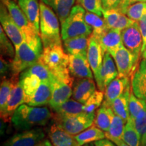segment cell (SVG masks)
<instances>
[{"mask_svg":"<svg viewBox=\"0 0 146 146\" xmlns=\"http://www.w3.org/2000/svg\"><path fill=\"white\" fill-rule=\"evenodd\" d=\"M77 1L87 12L96 14L100 16H103L102 0H77Z\"/></svg>","mask_w":146,"mask_h":146,"instance_id":"obj_40","label":"cell"},{"mask_svg":"<svg viewBox=\"0 0 146 146\" xmlns=\"http://www.w3.org/2000/svg\"><path fill=\"white\" fill-rule=\"evenodd\" d=\"M146 107V102L135 96L133 91L131 92L129 100V114L131 118H135Z\"/></svg>","mask_w":146,"mask_h":146,"instance_id":"obj_39","label":"cell"},{"mask_svg":"<svg viewBox=\"0 0 146 146\" xmlns=\"http://www.w3.org/2000/svg\"><path fill=\"white\" fill-rule=\"evenodd\" d=\"M123 14L118 10H103V18L109 29H114Z\"/></svg>","mask_w":146,"mask_h":146,"instance_id":"obj_41","label":"cell"},{"mask_svg":"<svg viewBox=\"0 0 146 146\" xmlns=\"http://www.w3.org/2000/svg\"><path fill=\"white\" fill-rule=\"evenodd\" d=\"M52 117V114L46 107L31 106L23 104L12 114L11 121L16 130L26 131L47 125Z\"/></svg>","mask_w":146,"mask_h":146,"instance_id":"obj_2","label":"cell"},{"mask_svg":"<svg viewBox=\"0 0 146 146\" xmlns=\"http://www.w3.org/2000/svg\"><path fill=\"white\" fill-rule=\"evenodd\" d=\"M95 146H116L114 142L109 139H102L95 141Z\"/></svg>","mask_w":146,"mask_h":146,"instance_id":"obj_47","label":"cell"},{"mask_svg":"<svg viewBox=\"0 0 146 146\" xmlns=\"http://www.w3.org/2000/svg\"><path fill=\"white\" fill-rule=\"evenodd\" d=\"M141 145L143 146H146V134L141 139Z\"/></svg>","mask_w":146,"mask_h":146,"instance_id":"obj_50","label":"cell"},{"mask_svg":"<svg viewBox=\"0 0 146 146\" xmlns=\"http://www.w3.org/2000/svg\"><path fill=\"white\" fill-rule=\"evenodd\" d=\"M132 91L135 96L146 102V59L143 58L132 78Z\"/></svg>","mask_w":146,"mask_h":146,"instance_id":"obj_20","label":"cell"},{"mask_svg":"<svg viewBox=\"0 0 146 146\" xmlns=\"http://www.w3.org/2000/svg\"><path fill=\"white\" fill-rule=\"evenodd\" d=\"M137 2H146V0H123L118 10H119L121 12L127 6Z\"/></svg>","mask_w":146,"mask_h":146,"instance_id":"obj_46","label":"cell"},{"mask_svg":"<svg viewBox=\"0 0 146 146\" xmlns=\"http://www.w3.org/2000/svg\"><path fill=\"white\" fill-rule=\"evenodd\" d=\"M35 30L40 34V5L38 0H17Z\"/></svg>","mask_w":146,"mask_h":146,"instance_id":"obj_19","label":"cell"},{"mask_svg":"<svg viewBox=\"0 0 146 146\" xmlns=\"http://www.w3.org/2000/svg\"><path fill=\"white\" fill-rule=\"evenodd\" d=\"M54 112L53 118L76 115L84 112V105L75 100H68L61 105L52 109Z\"/></svg>","mask_w":146,"mask_h":146,"instance_id":"obj_26","label":"cell"},{"mask_svg":"<svg viewBox=\"0 0 146 146\" xmlns=\"http://www.w3.org/2000/svg\"><path fill=\"white\" fill-rule=\"evenodd\" d=\"M110 55L116 64L119 76L129 77L137 66L139 58L126 48L123 44Z\"/></svg>","mask_w":146,"mask_h":146,"instance_id":"obj_7","label":"cell"},{"mask_svg":"<svg viewBox=\"0 0 146 146\" xmlns=\"http://www.w3.org/2000/svg\"><path fill=\"white\" fill-rule=\"evenodd\" d=\"M95 113L82 112L72 116L54 118V123L72 135H76L90 127L95 120Z\"/></svg>","mask_w":146,"mask_h":146,"instance_id":"obj_6","label":"cell"},{"mask_svg":"<svg viewBox=\"0 0 146 146\" xmlns=\"http://www.w3.org/2000/svg\"><path fill=\"white\" fill-rule=\"evenodd\" d=\"M45 136L43 129L35 127L16 133L7 139L1 146H35L43 141Z\"/></svg>","mask_w":146,"mask_h":146,"instance_id":"obj_9","label":"cell"},{"mask_svg":"<svg viewBox=\"0 0 146 146\" xmlns=\"http://www.w3.org/2000/svg\"><path fill=\"white\" fill-rule=\"evenodd\" d=\"M19 82L25 91L27 104L39 88L41 80L35 74L21 72L19 76Z\"/></svg>","mask_w":146,"mask_h":146,"instance_id":"obj_29","label":"cell"},{"mask_svg":"<svg viewBox=\"0 0 146 146\" xmlns=\"http://www.w3.org/2000/svg\"><path fill=\"white\" fill-rule=\"evenodd\" d=\"M1 1L5 5L10 16L18 27L21 29L24 36L35 33H38L29 23L26 15L18 4L17 0H1Z\"/></svg>","mask_w":146,"mask_h":146,"instance_id":"obj_12","label":"cell"},{"mask_svg":"<svg viewBox=\"0 0 146 146\" xmlns=\"http://www.w3.org/2000/svg\"><path fill=\"white\" fill-rule=\"evenodd\" d=\"M54 83L51 81H41L39 88L27 104L35 107L49 105L52 97Z\"/></svg>","mask_w":146,"mask_h":146,"instance_id":"obj_23","label":"cell"},{"mask_svg":"<svg viewBox=\"0 0 146 146\" xmlns=\"http://www.w3.org/2000/svg\"><path fill=\"white\" fill-rule=\"evenodd\" d=\"M94 145H95V144H94L93 143H89L85 144V145H81V146H94Z\"/></svg>","mask_w":146,"mask_h":146,"instance_id":"obj_51","label":"cell"},{"mask_svg":"<svg viewBox=\"0 0 146 146\" xmlns=\"http://www.w3.org/2000/svg\"><path fill=\"white\" fill-rule=\"evenodd\" d=\"M110 140L114 142L117 146H129L123 139H110Z\"/></svg>","mask_w":146,"mask_h":146,"instance_id":"obj_48","label":"cell"},{"mask_svg":"<svg viewBox=\"0 0 146 146\" xmlns=\"http://www.w3.org/2000/svg\"><path fill=\"white\" fill-rule=\"evenodd\" d=\"M126 123L121 117L115 114L110 126L108 131L106 132V137L108 139H121Z\"/></svg>","mask_w":146,"mask_h":146,"instance_id":"obj_36","label":"cell"},{"mask_svg":"<svg viewBox=\"0 0 146 146\" xmlns=\"http://www.w3.org/2000/svg\"><path fill=\"white\" fill-rule=\"evenodd\" d=\"M57 15L61 25L68 18L74 7L75 0H41Z\"/></svg>","mask_w":146,"mask_h":146,"instance_id":"obj_24","label":"cell"},{"mask_svg":"<svg viewBox=\"0 0 146 146\" xmlns=\"http://www.w3.org/2000/svg\"><path fill=\"white\" fill-rule=\"evenodd\" d=\"M0 71H1V78H5V76L8 75L10 73H12V61L5 59L1 56L0 60Z\"/></svg>","mask_w":146,"mask_h":146,"instance_id":"obj_44","label":"cell"},{"mask_svg":"<svg viewBox=\"0 0 146 146\" xmlns=\"http://www.w3.org/2000/svg\"><path fill=\"white\" fill-rule=\"evenodd\" d=\"M14 44L5 34L2 27L0 28V48L1 56L5 59L12 61L16 54V49L14 48Z\"/></svg>","mask_w":146,"mask_h":146,"instance_id":"obj_35","label":"cell"},{"mask_svg":"<svg viewBox=\"0 0 146 146\" xmlns=\"http://www.w3.org/2000/svg\"><path fill=\"white\" fill-rule=\"evenodd\" d=\"M114 115L112 106L103 102L95 116V125L104 132H107Z\"/></svg>","mask_w":146,"mask_h":146,"instance_id":"obj_28","label":"cell"},{"mask_svg":"<svg viewBox=\"0 0 146 146\" xmlns=\"http://www.w3.org/2000/svg\"><path fill=\"white\" fill-rule=\"evenodd\" d=\"M43 42L40 34L25 36L21 45L16 49V54L12 61V76L18 77L21 73L41 59L43 54Z\"/></svg>","mask_w":146,"mask_h":146,"instance_id":"obj_1","label":"cell"},{"mask_svg":"<svg viewBox=\"0 0 146 146\" xmlns=\"http://www.w3.org/2000/svg\"><path fill=\"white\" fill-rule=\"evenodd\" d=\"M68 68L71 75L78 78H91L93 73L87 56L82 54L69 55Z\"/></svg>","mask_w":146,"mask_h":146,"instance_id":"obj_14","label":"cell"},{"mask_svg":"<svg viewBox=\"0 0 146 146\" xmlns=\"http://www.w3.org/2000/svg\"><path fill=\"white\" fill-rule=\"evenodd\" d=\"M118 76V72L116 68L114 60L108 52H106L104 56L103 64L100 71V79L97 83L98 88L102 91L106 87Z\"/></svg>","mask_w":146,"mask_h":146,"instance_id":"obj_15","label":"cell"},{"mask_svg":"<svg viewBox=\"0 0 146 146\" xmlns=\"http://www.w3.org/2000/svg\"><path fill=\"white\" fill-rule=\"evenodd\" d=\"M122 139L129 146H141V138L131 117L129 118L125 124Z\"/></svg>","mask_w":146,"mask_h":146,"instance_id":"obj_34","label":"cell"},{"mask_svg":"<svg viewBox=\"0 0 146 146\" xmlns=\"http://www.w3.org/2000/svg\"><path fill=\"white\" fill-rule=\"evenodd\" d=\"M104 52L112 54L120 45L122 41L121 31L116 29H108L98 39Z\"/></svg>","mask_w":146,"mask_h":146,"instance_id":"obj_22","label":"cell"},{"mask_svg":"<svg viewBox=\"0 0 146 146\" xmlns=\"http://www.w3.org/2000/svg\"><path fill=\"white\" fill-rule=\"evenodd\" d=\"M141 146H143V145H141Z\"/></svg>","mask_w":146,"mask_h":146,"instance_id":"obj_52","label":"cell"},{"mask_svg":"<svg viewBox=\"0 0 146 146\" xmlns=\"http://www.w3.org/2000/svg\"><path fill=\"white\" fill-rule=\"evenodd\" d=\"M136 130L139 135L141 140L146 134V107L136 118H132Z\"/></svg>","mask_w":146,"mask_h":146,"instance_id":"obj_42","label":"cell"},{"mask_svg":"<svg viewBox=\"0 0 146 146\" xmlns=\"http://www.w3.org/2000/svg\"><path fill=\"white\" fill-rule=\"evenodd\" d=\"M85 21L92 29L93 33L91 35L97 39H98L106 31L109 29L106 23L104 18L92 12L87 11L85 13Z\"/></svg>","mask_w":146,"mask_h":146,"instance_id":"obj_32","label":"cell"},{"mask_svg":"<svg viewBox=\"0 0 146 146\" xmlns=\"http://www.w3.org/2000/svg\"><path fill=\"white\" fill-rule=\"evenodd\" d=\"M48 135L53 146H80L74 135L66 132L56 123L50 127Z\"/></svg>","mask_w":146,"mask_h":146,"instance_id":"obj_18","label":"cell"},{"mask_svg":"<svg viewBox=\"0 0 146 146\" xmlns=\"http://www.w3.org/2000/svg\"><path fill=\"white\" fill-rule=\"evenodd\" d=\"M23 104H26V96L21 84L18 81L12 89L5 111L1 115V118L4 120H8L10 118L11 119L16 110Z\"/></svg>","mask_w":146,"mask_h":146,"instance_id":"obj_16","label":"cell"},{"mask_svg":"<svg viewBox=\"0 0 146 146\" xmlns=\"http://www.w3.org/2000/svg\"><path fill=\"white\" fill-rule=\"evenodd\" d=\"M96 91V85L91 78H78L73 84L72 97L74 100L85 104Z\"/></svg>","mask_w":146,"mask_h":146,"instance_id":"obj_17","label":"cell"},{"mask_svg":"<svg viewBox=\"0 0 146 146\" xmlns=\"http://www.w3.org/2000/svg\"><path fill=\"white\" fill-rule=\"evenodd\" d=\"M129 85V77L118 76L106 87L104 102L112 106L113 102L123 94Z\"/></svg>","mask_w":146,"mask_h":146,"instance_id":"obj_21","label":"cell"},{"mask_svg":"<svg viewBox=\"0 0 146 146\" xmlns=\"http://www.w3.org/2000/svg\"><path fill=\"white\" fill-rule=\"evenodd\" d=\"M41 59L50 69L56 79L72 77L68 68L69 55L63 49L62 45H55L43 48Z\"/></svg>","mask_w":146,"mask_h":146,"instance_id":"obj_4","label":"cell"},{"mask_svg":"<svg viewBox=\"0 0 146 146\" xmlns=\"http://www.w3.org/2000/svg\"><path fill=\"white\" fill-rule=\"evenodd\" d=\"M19 80L18 77H14L8 79V78H3L1 81V86H0V110H1V115L3 114L6 109L7 104L10 98L11 92L12 89L15 86Z\"/></svg>","mask_w":146,"mask_h":146,"instance_id":"obj_33","label":"cell"},{"mask_svg":"<svg viewBox=\"0 0 146 146\" xmlns=\"http://www.w3.org/2000/svg\"><path fill=\"white\" fill-rule=\"evenodd\" d=\"M35 146H53V145L48 139H44L43 141L39 142V143L36 144V145Z\"/></svg>","mask_w":146,"mask_h":146,"instance_id":"obj_49","label":"cell"},{"mask_svg":"<svg viewBox=\"0 0 146 146\" xmlns=\"http://www.w3.org/2000/svg\"><path fill=\"white\" fill-rule=\"evenodd\" d=\"M139 25V29L143 39V45H142L141 56L143 58L146 59V14L141 20L138 22Z\"/></svg>","mask_w":146,"mask_h":146,"instance_id":"obj_43","label":"cell"},{"mask_svg":"<svg viewBox=\"0 0 146 146\" xmlns=\"http://www.w3.org/2000/svg\"><path fill=\"white\" fill-rule=\"evenodd\" d=\"M105 52L100 45L99 41L92 35L89 36L87 58L92 72H94L95 80L98 83L100 79V71L103 64Z\"/></svg>","mask_w":146,"mask_h":146,"instance_id":"obj_11","label":"cell"},{"mask_svg":"<svg viewBox=\"0 0 146 146\" xmlns=\"http://www.w3.org/2000/svg\"><path fill=\"white\" fill-rule=\"evenodd\" d=\"M121 36L124 46L139 58L141 55L143 39L138 22H134L131 26L123 29Z\"/></svg>","mask_w":146,"mask_h":146,"instance_id":"obj_10","label":"cell"},{"mask_svg":"<svg viewBox=\"0 0 146 146\" xmlns=\"http://www.w3.org/2000/svg\"><path fill=\"white\" fill-rule=\"evenodd\" d=\"M123 0H102L103 10H118Z\"/></svg>","mask_w":146,"mask_h":146,"instance_id":"obj_45","label":"cell"},{"mask_svg":"<svg viewBox=\"0 0 146 146\" xmlns=\"http://www.w3.org/2000/svg\"><path fill=\"white\" fill-rule=\"evenodd\" d=\"M122 13L135 22H139L146 14V2L133 3L122 11Z\"/></svg>","mask_w":146,"mask_h":146,"instance_id":"obj_37","label":"cell"},{"mask_svg":"<svg viewBox=\"0 0 146 146\" xmlns=\"http://www.w3.org/2000/svg\"><path fill=\"white\" fill-rule=\"evenodd\" d=\"M89 37L76 36L64 41V49L68 55L82 54L87 56Z\"/></svg>","mask_w":146,"mask_h":146,"instance_id":"obj_25","label":"cell"},{"mask_svg":"<svg viewBox=\"0 0 146 146\" xmlns=\"http://www.w3.org/2000/svg\"><path fill=\"white\" fill-rule=\"evenodd\" d=\"M85 8L81 5L73 7L68 18L61 25V36L63 41L76 36L89 37L93 33L91 27L85 21Z\"/></svg>","mask_w":146,"mask_h":146,"instance_id":"obj_5","label":"cell"},{"mask_svg":"<svg viewBox=\"0 0 146 146\" xmlns=\"http://www.w3.org/2000/svg\"><path fill=\"white\" fill-rule=\"evenodd\" d=\"M104 94L101 90H96L87 101L84 104V112L87 113H95L98 108L103 103Z\"/></svg>","mask_w":146,"mask_h":146,"instance_id":"obj_38","label":"cell"},{"mask_svg":"<svg viewBox=\"0 0 146 146\" xmlns=\"http://www.w3.org/2000/svg\"><path fill=\"white\" fill-rule=\"evenodd\" d=\"M105 137L106 134L104 131L97 127L96 125H91L83 132L74 135V137L80 146L102 139H104Z\"/></svg>","mask_w":146,"mask_h":146,"instance_id":"obj_30","label":"cell"},{"mask_svg":"<svg viewBox=\"0 0 146 146\" xmlns=\"http://www.w3.org/2000/svg\"><path fill=\"white\" fill-rule=\"evenodd\" d=\"M40 5V36L43 48L62 44L59 18L50 7L42 1Z\"/></svg>","mask_w":146,"mask_h":146,"instance_id":"obj_3","label":"cell"},{"mask_svg":"<svg viewBox=\"0 0 146 146\" xmlns=\"http://www.w3.org/2000/svg\"><path fill=\"white\" fill-rule=\"evenodd\" d=\"M131 91L130 85L127 87L121 96L118 97L112 104V108L114 114L119 116L127 123L130 117L129 114V100H130Z\"/></svg>","mask_w":146,"mask_h":146,"instance_id":"obj_27","label":"cell"},{"mask_svg":"<svg viewBox=\"0 0 146 146\" xmlns=\"http://www.w3.org/2000/svg\"><path fill=\"white\" fill-rule=\"evenodd\" d=\"M0 22L1 27L16 49L23 43L25 36L21 29L16 25L8 9L1 1L0 3Z\"/></svg>","mask_w":146,"mask_h":146,"instance_id":"obj_8","label":"cell"},{"mask_svg":"<svg viewBox=\"0 0 146 146\" xmlns=\"http://www.w3.org/2000/svg\"><path fill=\"white\" fill-rule=\"evenodd\" d=\"M22 72L35 74L38 76L41 80V81H51L55 83V81H56V76L50 69L43 63L41 59Z\"/></svg>","mask_w":146,"mask_h":146,"instance_id":"obj_31","label":"cell"},{"mask_svg":"<svg viewBox=\"0 0 146 146\" xmlns=\"http://www.w3.org/2000/svg\"><path fill=\"white\" fill-rule=\"evenodd\" d=\"M73 81L74 78L72 77L66 79H56L54 83L52 99L49 104L51 109L61 105L70 99L72 95Z\"/></svg>","mask_w":146,"mask_h":146,"instance_id":"obj_13","label":"cell"}]
</instances>
